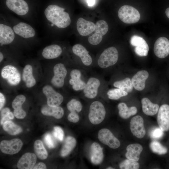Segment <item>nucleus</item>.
Listing matches in <instances>:
<instances>
[{
    "label": "nucleus",
    "instance_id": "1",
    "mask_svg": "<svg viewBox=\"0 0 169 169\" xmlns=\"http://www.w3.org/2000/svg\"><path fill=\"white\" fill-rule=\"evenodd\" d=\"M65 9L57 5H50L45 9L44 13L47 19L60 28H65L70 24L71 20Z\"/></svg>",
    "mask_w": 169,
    "mask_h": 169
},
{
    "label": "nucleus",
    "instance_id": "2",
    "mask_svg": "<svg viewBox=\"0 0 169 169\" xmlns=\"http://www.w3.org/2000/svg\"><path fill=\"white\" fill-rule=\"evenodd\" d=\"M119 58L117 49L110 47L105 49L100 55L96 62L95 67L101 70H104L115 64Z\"/></svg>",
    "mask_w": 169,
    "mask_h": 169
},
{
    "label": "nucleus",
    "instance_id": "3",
    "mask_svg": "<svg viewBox=\"0 0 169 169\" xmlns=\"http://www.w3.org/2000/svg\"><path fill=\"white\" fill-rule=\"evenodd\" d=\"M103 86L102 77L96 75H92L87 80L85 86L82 93L87 98L93 99L100 93H102Z\"/></svg>",
    "mask_w": 169,
    "mask_h": 169
},
{
    "label": "nucleus",
    "instance_id": "4",
    "mask_svg": "<svg viewBox=\"0 0 169 169\" xmlns=\"http://www.w3.org/2000/svg\"><path fill=\"white\" fill-rule=\"evenodd\" d=\"M89 118L92 124L97 125L101 123L104 120L106 110L104 105L100 101H93L90 105Z\"/></svg>",
    "mask_w": 169,
    "mask_h": 169
},
{
    "label": "nucleus",
    "instance_id": "5",
    "mask_svg": "<svg viewBox=\"0 0 169 169\" xmlns=\"http://www.w3.org/2000/svg\"><path fill=\"white\" fill-rule=\"evenodd\" d=\"M118 15L119 19L127 24L137 23L140 18L139 12L135 8L128 5L121 6L118 10Z\"/></svg>",
    "mask_w": 169,
    "mask_h": 169
},
{
    "label": "nucleus",
    "instance_id": "6",
    "mask_svg": "<svg viewBox=\"0 0 169 169\" xmlns=\"http://www.w3.org/2000/svg\"><path fill=\"white\" fill-rule=\"evenodd\" d=\"M108 28V25L106 21L103 20L98 21L95 24V33L88 38L89 43L94 45L100 44L103 36L107 33Z\"/></svg>",
    "mask_w": 169,
    "mask_h": 169
},
{
    "label": "nucleus",
    "instance_id": "7",
    "mask_svg": "<svg viewBox=\"0 0 169 169\" xmlns=\"http://www.w3.org/2000/svg\"><path fill=\"white\" fill-rule=\"evenodd\" d=\"M70 76L69 83L73 90L76 92L82 91L85 86L86 81L83 79L81 70L78 68L72 69Z\"/></svg>",
    "mask_w": 169,
    "mask_h": 169
},
{
    "label": "nucleus",
    "instance_id": "8",
    "mask_svg": "<svg viewBox=\"0 0 169 169\" xmlns=\"http://www.w3.org/2000/svg\"><path fill=\"white\" fill-rule=\"evenodd\" d=\"M53 72L54 75L51 79V84L55 87L62 88L64 85L67 74L66 67L62 63L57 64L54 67Z\"/></svg>",
    "mask_w": 169,
    "mask_h": 169
},
{
    "label": "nucleus",
    "instance_id": "9",
    "mask_svg": "<svg viewBox=\"0 0 169 169\" xmlns=\"http://www.w3.org/2000/svg\"><path fill=\"white\" fill-rule=\"evenodd\" d=\"M43 92L47 99V104L52 107H56L62 103L64 97L59 93L56 91L50 85H47L42 89Z\"/></svg>",
    "mask_w": 169,
    "mask_h": 169
},
{
    "label": "nucleus",
    "instance_id": "10",
    "mask_svg": "<svg viewBox=\"0 0 169 169\" xmlns=\"http://www.w3.org/2000/svg\"><path fill=\"white\" fill-rule=\"evenodd\" d=\"M1 74L2 77L6 79L12 85L18 84L21 80V75L18 69L14 66L7 65L3 68Z\"/></svg>",
    "mask_w": 169,
    "mask_h": 169
},
{
    "label": "nucleus",
    "instance_id": "11",
    "mask_svg": "<svg viewBox=\"0 0 169 169\" xmlns=\"http://www.w3.org/2000/svg\"><path fill=\"white\" fill-rule=\"evenodd\" d=\"M72 50L74 54L80 58L84 69H89L93 67L92 57L84 46L79 44H76L73 47Z\"/></svg>",
    "mask_w": 169,
    "mask_h": 169
},
{
    "label": "nucleus",
    "instance_id": "12",
    "mask_svg": "<svg viewBox=\"0 0 169 169\" xmlns=\"http://www.w3.org/2000/svg\"><path fill=\"white\" fill-rule=\"evenodd\" d=\"M98 138L102 143L111 148H117L120 145V141L107 129L103 128L99 130Z\"/></svg>",
    "mask_w": 169,
    "mask_h": 169
},
{
    "label": "nucleus",
    "instance_id": "13",
    "mask_svg": "<svg viewBox=\"0 0 169 169\" xmlns=\"http://www.w3.org/2000/svg\"><path fill=\"white\" fill-rule=\"evenodd\" d=\"M23 146V143L21 140L15 138L9 141H2L0 143V148L4 153L13 155L18 153Z\"/></svg>",
    "mask_w": 169,
    "mask_h": 169
},
{
    "label": "nucleus",
    "instance_id": "14",
    "mask_svg": "<svg viewBox=\"0 0 169 169\" xmlns=\"http://www.w3.org/2000/svg\"><path fill=\"white\" fill-rule=\"evenodd\" d=\"M154 52L157 57L162 59L169 54V40L164 37L158 38L156 41L154 47Z\"/></svg>",
    "mask_w": 169,
    "mask_h": 169
},
{
    "label": "nucleus",
    "instance_id": "15",
    "mask_svg": "<svg viewBox=\"0 0 169 169\" xmlns=\"http://www.w3.org/2000/svg\"><path fill=\"white\" fill-rule=\"evenodd\" d=\"M130 43L135 47L134 51L136 54L140 56L147 55L149 47L143 38L138 35H133L131 38Z\"/></svg>",
    "mask_w": 169,
    "mask_h": 169
},
{
    "label": "nucleus",
    "instance_id": "16",
    "mask_svg": "<svg viewBox=\"0 0 169 169\" xmlns=\"http://www.w3.org/2000/svg\"><path fill=\"white\" fill-rule=\"evenodd\" d=\"M130 129L132 134L138 138H142L146 134L144 120L140 115L133 117L130 121Z\"/></svg>",
    "mask_w": 169,
    "mask_h": 169
},
{
    "label": "nucleus",
    "instance_id": "17",
    "mask_svg": "<svg viewBox=\"0 0 169 169\" xmlns=\"http://www.w3.org/2000/svg\"><path fill=\"white\" fill-rule=\"evenodd\" d=\"M157 121L159 127L163 131L169 130V105L163 104L159 108Z\"/></svg>",
    "mask_w": 169,
    "mask_h": 169
},
{
    "label": "nucleus",
    "instance_id": "18",
    "mask_svg": "<svg viewBox=\"0 0 169 169\" xmlns=\"http://www.w3.org/2000/svg\"><path fill=\"white\" fill-rule=\"evenodd\" d=\"M6 3L8 8L18 15H25L28 11V5L24 0H6Z\"/></svg>",
    "mask_w": 169,
    "mask_h": 169
},
{
    "label": "nucleus",
    "instance_id": "19",
    "mask_svg": "<svg viewBox=\"0 0 169 169\" xmlns=\"http://www.w3.org/2000/svg\"><path fill=\"white\" fill-rule=\"evenodd\" d=\"M13 29L16 34L24 38H32L35 34V31L32 27L25 23H18L13 26Z\"/></svg>",
    "mask_w": 169,
    "mask_h": 169
},
{
    "label": "nucleus",
    "instance_id": "20",
    "mask_svg": "<svg viewBox=\"0 0 169 169\" xmlns=\"http://www.w3.org/2000/svg\"><path fill=\"white\" fill-rule=\"evenodd\" d=\"M36 160L35 154L32 153L27 152L23 154L18 160L17 166L19 169H33Z\"/></svg>",
    "mask_w": 169,
    "mask_h": 169
},
{
    "label": "nucleus",
    "instance_id": "21",
    "mask_svg": "<svg viewBox=\"0 0 169 169\" xmlns=\"http://www.w3.org/2000/svg\"><path fill=\"white\" fill-rule=\"evenodd\" d=\"M15 38L14 32L9 26L0 24V45L8 44L11 43Z\"/></svg>",
    "mask_w": 169,
    "mask_h": 169
},
{
    "label": "nucleus",
    "instance_id": "22",
    "mask_svg": "<svg viewBox=\"0 0 169 169\" xmlns=\"http://www.w3.org/2000/svg\"><path fill=\"white\" fill-rule=\"evenodd\" d=\"M149 74L145 70L137 72L132 77L131 81L133 87L136 90L141 91L145 87V82Z\"/></svg>",
    "mask_w": 169,
    "mask_h": 169
},
{
    "label": "nucleus",
    "instance_id": "23",
    "mask_svg": "<svg viewBox=\"0 0 169 169\" xmlns=\"http://www.w3.org/2000/svg\"><path fill=\"white\" fill-rule=\"evenodd\" d=\"M77 29L79 34L83 36H87L94 31L95 24L93 22L85 20L82 18L78 19Z\"/></svg>",
    "mask_w": 169,
    "mask_h": 169
},
{
    "label": "nucleus",
    "instance_id": "24",
    "mask_svg": "<svg viewBox=\"0 0 169 169\" xmlns=\"http://www.w3.org/2000/svg\"><path fill=\"white\" fill-rule=\"evenodd\" d=\"M26 100V97L23 95H17L12 103V107L14 109L13 114L18 119H23L26 116V112L22 108V105Z\"/></svg>",
    "mask_w": 169,
    "mask_h": 169
},
{
    "label": "nucleus",
    "instance_id": "25",
    "mask_svg": "<svg viewBox=\"0 0 169 169\" xmlns=\"http://www.w3.org/2000/svg\"><path fill=\"white\" fill-rule=\"evenodd\" d=\"M90 159L92 163L97 165L102 161L104 154L102 149L100 145L97 142H94L90 147Z\"/></svg>",
    "mask_w": 169,
    "mask_h": 169
},
{
    "label": "nucleus",
    "instance_id": "26",
    "mask_svg": "<svg viewBox=\"0 0 169 169\" xmlns=\"http://www.w3.org/2000/svg\"><path fill=\"white\" fill-rule=\"evenodd\" d=\"M142 150V146L140 144H130L126 147L125 156L127 159L137 161L139 159L140 155Z\"/></svg>",
    "mask_w": 169,
    "mask_h": 169
},
{
    "label": "nucleus",
    "instance_id": "27",
    "mask_svg": "<svg viewBox=\"0 0 169 169\" xmlns=\"http://www.w3.org/2000/svg\"><path fill=\"white\" fill-rule=\"evenodd\" d=\"M62 53L61 47L57 44H52L45 47L42 52V55L45 59H52L59 57Z\"/></svg>",
    "mask_w": 169,
    "mask_h": 169
},
{
    "label": "nucleus",
    "instance_id": "28",
    "mask_svg": "<svg viewBox=\"0 0 169 169\" xmlns=\"http://www.w3.org/2000/svg\"><path fill=\"white\" fill-rule=\"evenodd\" d=\"M41 111L44 115L52 116L57 119L61 118L64 113V110L61 107H52L48 105L44 106Z\"/></svg>",
    "mask_w": 169,
    "mask_h": 169
},
{
    "label": "nucleus",
    "instance_id": "29",
    "mask_svg": "<svg viewBox=\"0 0 169 169\" xmlns=\"http://www.w3.org/2000/svg\"><path fill=\"white\" fill-rule=\"evenodd\" d=\"M141 102L142 111L146 115L152 116L158 112L159 105L152 103L148 98H144L141 100Z\"/></svg>",
    "mask_w": 169,
    "mask_h": 169
},
{
    "label": "nucleus",
    "instance_id": "30",
    "mask_svg": "<svg viewBox=\"0 0 169 169\" xmlns=\"http://www.w3.org/2000/svg\"><path fill=\"white\" fill-rule=\"evenodd\" d=\"M22 79L28 88H31L36 84V81L33 75V68L30 64L24 67L22 74Z\"/></svg>",
    "mask_w": 169,
    "mask_h": 169
},
{
    "label": "nucleus",
    "instance_id": "31",
    "mask_svg": "<svg viewBox=\"0 0 169 169\" xmlns=\"http://www.w3.org/2000/svg\"><path fill=\"white\" fill-rule=\"evenodd\" d=\"M119 114L124 119H127L131 116L135 115L137 112V109L135 106L128 107L124 102L120 103L118 105Z\"/></svg>",
    "mask_w": 169,
    "mask_h": 169
},
{
    "label": "nucleus",
    "instance_id": "32",
    "mask_svg": "<svg viewBox=\"0 0 169 169\" xmlns=\"http://www.w3.org/2000/svg\"><path fill=\"white\" fill-rule=\"evenodd\" d=\"M76 144V140L74 137L71 136H68L65 140L61 151V156L65 157L67 156L75 147Z\"/></svg>",
    "mask_w": 169,
    "mask_h": 169
},
{
    "label": "nucleus",
    "instance_id": "33",
    "mask_svg": "<svg viewBox=\"0 0 169 169\" xmlns=\"http://www.w3.org/2000/svg\"><path fill=\"white\" fill-rule=\"evenodd\" d=\"M113 85L114 87L121 89L128 93L131 92L133 90V86L131 80L128 77L115 81Z\"/></svg>",
    "mask_w": 169,
    "mask_h": 169
},
{
    "label": "nucleus",
    "instance_id": "34",
    "mask_svg": "<svg viewBox=\"0 0 169 169\" xmlns=\"http://www.w3.org/2000/svg\"><path fill=\"white\" fill-rule=\"evenodd\" d=\"M3 129L8 134L14 135L21 132L23 130L19 126L15 124L10 120L6 121L3 125Z\"/></svg>",
    "mask_w": 169,
    "mask_h": 169
},
{
    "label": "nucleus",
    "instance_id": "35",
    "mask_svg": "<svg viewBox=\"0 0 169 169\" xmlns=\"http://www.w3.org/2000/svg\"><path fill=\"white\" fill-rule=\"evenodd\" d=\"M34 149L37 156L41 160H45L48 157V153L42 142L40 140H36L34 144Z\"/></svg>",
    "mask_w": 169,
    "mask_h": 169
},
{
    "label": "nucleus",
    "instance_id": "36",
    "mask_svg": "<svg viewBox=\"0 0 169 169\" xmlns=\"http://www.w3.org/2000/svg\"><path fill=\"white\" fill-rule=\"evenodd\" d=\"M106 93L108 98L112 100H118L128 95L127 92L117 88L109 90Z\"/></svg>",
    "mask_w": 169,
    "mask_h": 169
},
{
    "label": "nucleus",
    "instance_id": "37",
    "mask_svg": "<svg viewBox=\"0 0 169 169\" xmlns=\"http://www.w3.org/2000/svg\"><path fill=\"white\" fill-rule=\"evenodd\" d=\"M68 109L71 112L78 113L82 110V106L81 103L75 99H73L67 104Z\"/></svg>",
    "mask_w": 169,
    "mask_h": 169
},
{
    "label": "nucleus",
    "instance_id": "38",
    "mask_svg": "<svg viewBox=\"0 0 169 169\" xmlns=\"http://www.w3.org/2000/svg\"><path fill=\"white\" fill-rule=\"evenodd\" d=\"M150 147L153 152L159 155L165 154L167 152V149L156 141L151 142L150 144Z\"/></svg>",
    "mask_w": 169,
    "mask_h": 169
},
{
    "label": "nucleus",
    "instance_id": "39",
    "mask_svg": "<svg viewBox=\"0 0 169 169\" xmlns=\"http://www.w3.org/2000/svg\"><path fill=\"white\" fill-rule=\"evenodd\" d=\"M119 167L121 169H137L139 167V164L136 161L127 159L121 162Z\"/></svg>",
    "mask_w": 169,
    "mask_h": 169
},
{
    "label": "nucleus",
    "instance_id": "40",
    "mask_svg": "<svg viewBox=\"0 0 169 169\" xmlns=\"http://www.w3.org/2000/svg\"><path fill=\"white\" fill-rule=\"evenodd\" d=\"M44 140L47 146L49 148H54L56 146V142L53 136L49 133L46 134Z\"/></svg>",
    "mask_w": 169,
    "mask_h": 169
},
{
    "label": "nucleus",
    "instance_id": "41",
    "mask_svg": "<svg viewBox=\"0 0 169 169\" xmlns=\"http://www.w3.org/2000/svg\"><path fill=\"white\" fill-rule=\"evenodd\" d=\"M54 136L58 140L62 141L64 137V132L62 129L59 126H55L53 131Z\"/></svg>",
    "mask_w": 169,
    "mask_h": 169
},
{
    "label": "nucleus",
    "instance_id": "42",
    "mask_svg": "<svg viewBox=\"0 0 169 169\" xmlns=\"http://www.w3.org/2000/svg\"><path fill=\"white\" fill-rule=\"evenodd\" d=\"M163 134V131L159 127L154 129L150 134V137L153 139H158L161 137Z\"/></svg>",
    "mask_w": 169,
    "mask_h": 169
},
{
    "label": "nucleus",
    "instance_id": "43",
    "mask_svg": "<svg viewBox=\"0 0 169 169\" xmlns=\"http://www.w3.org/2000/svg\"><path fill=\"white\" fill-rule=\"evenodd\" d=\"M68 120L73 123L78 122L79 119L78 113L74 112H70L68 116Z\"/></svg>",
    "mask_w": 169,
    "mask_h": 169
},
{
    "label": "nucleus",
    "instance_id": "44",
    "mask_svg": "<svg viewBox=\"0 0 169 169\" xmlns=\"http://www.w3.org/2000/svg\"><path fill=\"white\" fill-rule=\"evenodd\" d=\"M14 115L13 113L10 112L7 115L1 118L0 120L1 125H3L7 121L13 119Z\"/></svg>",
    "mask_w": 169,
    "mask_h": 169
},
{
    "label": "nucleus",
    "instance_id": "45",
    "mask_svg": "<svg viewBox=\"0 0 169 169\" xmlns=\"http://www.w3.org/2000/svg\"><path fill=\"white\" fill-rule=\"evenodd\" d=\"M46 166L45 164L43 162H39L35 165L33 169H45Z\"/></svg>",
    "mask_w": 169,
    "mask_h": 169
},
{
    "label": "nucleus",
    "instance_id": "46",
    "mask_svg": "<svg viewBox=\"0 0 169 169\" xmlns=\"http://www.w3.org/2000/svg\"><path fill=\"white\" fill-rule=\"evenodd\" d=\"M5 102L4 96L1 92L0 93V110L3 108Z\"/></svg>",
    "mask_w": 169,
    "mask_h": 169
},
{
    "label": "nucleus",
    "instance_id": "47",
    "mask_svg": "<svg viewBox=\"0 0 169 169\" xmlns=\"http://www.w3.org/2000/svg\"><path fill=\"white\" fill-rule=\"evenodd\" d=\"M10 112V110L8 108L3 109L1 112V118L7 115Z\"/></svg>",
    "mask_w": 169,
    "mask_h": 169
},
{
    "label": "nucleus",
    "instance_id": "48",
    "mask_svg": "<svg viewBox=\"0 0 169 169\" xmlns=\"http://www.w3.org/2000/svg\"><path fill=\"white\" fill-rule=\"evenodd\" d=\"M87 2L89 6H92L94 5L95 0H87Z\"/></svg>",
    "mask_w": 169,
    "mask_h": 169
},
{
    "label": "nucleus",
    "instance_id": "49",
    "mask_svg": "<svg viewBox=\"0 0 169 169\" xmlns=\"http://www.w3.org/2000/svg\"><path fill=\"white\" fill-rule=\"evenodd\" d=\"M165 13L167 17L169 18V7L166 9Z\"/></svg>",
    "mask_w": 169,
    "mask_h": 169
},
{
    "label": "nucleus",
    "instance_id": "50",
    "mask_svg": "<svg viewBox=\"0 0 169 169\" xmlns=\"http://www.w3.org/2000/svg\"><path fill=\"white\" fill-rule=\"evenodd\" d=\"M3 59V54L0 52V62H1Z\"/></svg>",
    "mask_w": 169,
    "mask_h": 169
},
{
    "label": "nucleus",
    "instance_id": "51",
    "mask_svg": "<svg viewBox=\"0 0 169 169\" xmlns=\"http://www.w3.org/2000/svg\"><path fill=\"white\" fill-rule=\"evenodd\" d=\"M107 169H114V168H113L112 167H109L107 168Z\"/></svg>",
    "mask_w": 169,
    "mask_h": 169
}]
</instances>
